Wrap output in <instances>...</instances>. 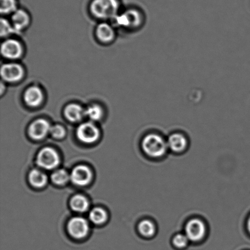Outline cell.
I'll use <instances>...</instances> for the list:
<instances>
[{
  "mask_svg": "<svg viewBox=\"0 0 250 250\" xmlns=\"http://www.w3.org/2000/svg\"><path fill=\"white\" fill-rule=\"evenodd\" d=\"M66 119L72 122L82 121L85 115V110L77 104H70L67 105L63 111Z\"/></svg>",
  "mask_w": 250,
  "mask_h": 250,
  "instance_id": "5bb4252c",
  "label": "cell"
},
{
  "mask_svg": "<svg viewBox=\"0 0 250 250\" xmlns=\"http://www.w3.org/2000/svg\"><path fill=\"white\" fill-rule=\"evenodd\" d=\"M24 68L17 63H7L1 66V76L4 82L17 83L23 78Z\"/></svg>",
  "mask_w": 250,
  "mask_h": 250,
  "instance_id": "5b68a950",
  "label": "cell"
},
{
  "mask_svg": "<svg viewBox=\"0 0 250 250\" xmlns=\"http://www.w3.org/2000/svg\"><path fill=\"white\" fill-rule=\"evenodd\" d=\"M247 227H248L249 231L250 232V217L249 218L248 223H247Z\"/></svg>",
  "mask_w": 250,
  "mask_h": 250,
  "instance_id": "4316f807",
  "label": "cell"
},
{
  "mask_svg": "<svg viewBox=\"0 0 250 250\" xmlns=\"http://www.w3.org/2000/svg\"><path fill=\"white\" fill-rule=\"evenodd\" d=\"M29 180L34 187L41 188L46 185L48 179L45 173L38 170H34L29 173Z\"/></svg>",
  "mask_w": 250,
  "mask_h": 250,
  "instance_id": "e0dca14e",
  "label": "cell"
},
{
  "mask_svg": "<svg viewBox=\"0 0 250 250\" xmlns=\"http://www.w3.org/2000/svg\"><path fill=\"white\" fill-rule=\"evenodd\" d=\"M96 36L102 43H109L114 40L115 37L114 29L110 24L102 23L97 26Z\"/></svg>",
  "mask_w": 250,
  "mask_h": 250,
  "instance_id": "2e32d148",
  "label": "cell"
},
{
  "mask_svg": "<svg viewBox=\"0 0 250 250\" xmlns=\"http://www.w3.org/2000/svg\"><path fill=\"white\" fill-rule=\"evenodd\" d=\"M23 97L26 105L31 108L40 106L44 100L42 90L36 86L28 88L24 92Z\"/></svg>",
  "mask_w": 250,
  "mask_h": 250,
  "instance_id": "7c38bea8",
  "label": "cell"
},
{
  "mask_svg": "<svg viewBox=\"0 0 250 250\" xmlns=\"http://www.w3.org/2000/svg\"><path fill=\"white\" fill-rule=\"evenodd\" d=\"M51 178L55 184L62 185L68 182L70 179V176L65 170H59L52 174Z\"/></svg>",
  "mask_w": 250,
  "mask_h": 250,
  "instance_id": "7402d4cb",
  "label": "cell"
},
{
  "mask_svg": "<svg viewBox=\"0 0 250 250\" xmlns=\"http://www.w3.org/2000/svg\"><path fill=\"white\" fill-rule=\"evenodd\" d=\"M11 21L14 30L21 31L28 26L30 17L28 12L23 9H19L12 14Z\"/></svg>",
  "mask_w": 250,
  "mask_h": 250,
  "instance_id": "4fadbf2b",
  "label": "cell"
},
{
  "mask_svg": "<svg viewBox=\"0 0 250 250\" xmlns=\"http://www.w3.org/2000/svg\"><path fill=\"white\" fill-rule=\"evenodd\" d=\"M186 233L189 241L192 242L201 241L205 237L206 233L204 223L198 219L190 220L186 225Z\"/></svg>",
  "mask_w": 250,
  "mask_h": 250,
  "instance_id": "9c48e42d",
  "label": "cell"
},
{
  "mask_svg": "<svg viewBox=\"0 0 250 250\" xmlns=\"http://www.w3.org/2000/svg\"><path fill=\"white\" fill-rule=\"evenodd\" d=\"M120 7L119 0H92L90 11L97 19H114L117 16Z\"/></svg>",
  "mask_w": 250,
  "mask_h": 250,
  "instance_id": "6da1fadb",
  "label": "cell"
},
{
  "mask_svg": "<svg viewBox=\"0 0 250 250\" xmlns=\"http://www.w3.org/2000/svg\"><path fill=\"white\" fill-rule=\"evenodd\" d=\"M50 133L54 138H62L65 136L66 132L64 127L60 125H55L51 126Z\"/></svg>",
  "mask_w": 250,
  "mask_h": 250,
  "instance_id": "484cf974",
  "label": "cell"
},
{
  "mask_svg": "<svg viewBox=\"0 0 250 250\" xmlns=\"http://www.w3.org/2000/svg\"><path fill=\"white\" fill-rule=\"evenodd\" d=\"M1 55L9 60H16L21 57L23 52V46L16 39H6L1 44Z\"/></svg>",
  "mask_w": 250,
  "mask_h": 250,
  "instance_id": "ba28073f",
  "label": "cell"
},
{
  "mask_svg": "<svg viewBox=\"0 0 250 250\" xmlns=\"http://www.w3.org/2000/svg\"><path fill=\"white\" fill-rule=\"evenodd\" d=\"M167 143L168 148L174 152L180 153L186 149L188 141L183 134L177 132V133L170 135Z\"/></svg>",
  "mask_w": 250,
  "mask_h": 250,
  "instance_id": "9a60e30c",
  "label": "cell"
},
{
  "mask_svg": "<svg viewBox=\"0 0 250 250\" xmlns=\"http://www.w3.org/2000/svg\"><path fill=\"white\" fill-rule=\"evenodd\" d=\"M68 231L75 239H83L87 236L89 225L86 220L82 217H74L68 224Z\"/></svg>",
  "mask_w": 250,
  "mask_h": 250,
  "instance_id": "52a82bcc",
  "label": "cell"
},
{
  "mask_svg": "<svg viewBox=\"0 0 250 250\" xmlns=\"http://www.w3.org/2000/svg\"><path fill=\"white\" fill-rule=\"evenodd\" d=\"M0 1H1L0 11L1 14H12L18 9L17 0H0Z\"/></svg>",
  "mask_w": 250,
  "mask_h": 250,
  "instance_id": "603a6c76",
  "label": "cell"
},
{
  "mask_svg": "<svg viewBox=\"0 0 250 250\" xmlns=\"http://www.w3.org/2000/svg\"><path fill=\"white\" fill-rule=\"evenodd\" d=\"M70 180L75 185L83 187L90 182L92 179V173L86 166H78L73 169L71 173Z\"/></svg>",
  "mask_w": 250,
  "mask_h": 250,
  "instance_id": "30bf717a",
  "label": "cell"
},
{
  "mask_svg": "<svg viewBox=\"0 0 250 250\" xmlns=\"http://www.w3.org/2000/svg\"><path fill=\"white\" fill-rule=\"evenodd\" d=\"M114 19L117 25L131 30L141 29L146 22L144 14L136 8L128 9L124 13L117 15Z\"/></svg>",
  "mask_w": 250,
  "mask_h": 250,
  "instance_id": "7a4b0ae2",
  "label": "cell"
},
{
  "mask_svg": "<svg viewBox=\"0 0 250 250\" xmlns=\"http://www.w3.org/2000/svg\"><path fill=\"white\" fill-rule=\"evenodd\" d=\"M77 136L83 143L90 144L94 143L99 138V128L92 122H85L78 127Z\"/></svg>",
  "mask_w": 250,
  "mask_h": 250,
  "instance_id": "8992f818",
  "label": "cell"
},
{
  "mask_svg": "<svg viewBox=\"0 0 250 250\" xmlns=\"http://www.w3.org/2000/svg\"><path fill=\"white\" fill-rule=\"evenodd\" d=\"M14 29L6 19H1L0 23V34L2 38H6L13 32Z\"/></svg>",
  "mask_w": 250,
  "mask_h": 250,
  "instance_id": "cb8c5ba5",
  "label": "cell"
},
{
  "mask_svg": "<svg viewBox=\"0 0 250 250\" xmlns=\"http://www.w3.org/2000/svg\"><path fill=\"white\" fill-rule=\"evenodd\" d=\"M167 143L163 137L155 133H151L144 137L142 148L147 155L151 158H161L166 154Z\"/></svg>",
  "mask_w": 250,
  "mask_h": 250,
  "instance_id": "3957f363",
  "label": "cell"
},
{
  "mask_svg": "<svg viewBox=\"0 0 250 250\" xmlns=\"http://www.w3.org/2000/svg\"><path fill=\"white\" fill-rule=\"evenodd\" d=\"M71 207L73 210L78 212L86 211L89 208V202L86 198L81 195H75L71 200Z\"/></svg>",
  "mask_w": 250,
  "mask_h": 250,
  "instance_id": "ac0fdd59",
  "label": "cell"
},
{
  "mask_svg": "<svg viewBox=\"0 0 250 250\" xmlns=\"http://www.w3.org/2000/svg\"><path fill=\"white\" fill-rule=\"evenodd\" d=\"M188 241L189 240L186 235L179 234L174 237L173 243L176 248L181 249L188 246Z\"/></svg>",
  "mask_w": 250,
  "mask_h": 250,
  "instance_id": "d4e9b609",
  "label": "cell"
},
{
  "mask_svg": "<svg viewBox=\"0 0 250 250\" xmlns=\"http://www.w3.org/2000/svg\"><path fill=\"white\" fill-rule=\"evenodd\" d=\"M37 163L41 168L46 170H52L57 167L60 163V156L55 149L45 148L39 152Z\"/></svg>",
  "mask_w": 250,
  "mask_h": 250,
  "instance_id": "277c9868",
  "label": "cell"
},
{
  "mask_svg": "<svg viewBox=\"0 0 250 250\" xmlns=\"http://www.w3.org/2000/svg\"><path fill=\"white\" fill-rule=\"evenodd\" d=\"M89 218L90 220L95 224L101 225L106 221L107 215L104 209L102 208L96 207L90 212Z\"/></svg>",
  "mask_w": 250,
  "mask_h": 250,
  "instance_id": "ffe728a7",
  "label": "cell"
},
{
  "mask_svg": "<svg viewBox=\"0 0 250 250\" xmlns=\"http://www.w3.org/2000/svg\"><path fill=\"white\" fill-rule=\"evenodd\" d=\"M139 231L145 237H151L155 233L156 227L153 222L149 220H144L140 223Z\"/></svg>",
  "mask_w": 250,
  "mask_h": 250,
  "instance_id": "44dd1931",
  "label": "cell"
},
{
  "mask_svg": "<svg viewBox=\"0 0 250 250\" xmlns=\"http://www.w3.org/2000/svg\"><path fill=\"white\" fill-rule=\"evenodd\" d=\"M51 125L44 119H38L32 122L29 127V136L34 139H42L50 132Z\"/></svg>",
  "mask_w": 250,
  "mask_h": 250,
  "instance_id": "8fae6325",
  "label": "cell"
},
{
  "mask_svg": "<svg viewBox=\"0 0 250 250\" xmlns=\"http://www.w3.org/2000/svg\"><path fill=\"white\" fill-rule=\"evenodd\" d=\"M104 112L102 107L98 104H92L85 110V115L92 121H97L104 116Z\"/></svg>",
  "mask_w": 250,
  "mask_h": 250,
  "instance_id": "d6986e66",
  "label": "cell"
}]
</instances>
